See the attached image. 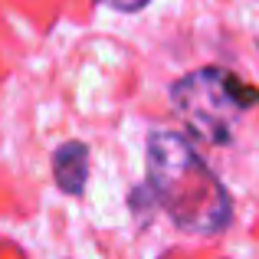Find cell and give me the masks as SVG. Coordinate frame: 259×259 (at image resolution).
<instances>
[{"label":"cell","instance_id":"6da1fadb","mask_svg":"<svg viewBox=\"0 0 259 259\" xmlns=\"http://www.w3.org/2000/svg\"><path fill=\"white\" fill-rule=\"evenodd\" d=\"M148 197L161 207L181 233L217 236L233 220V200L220 177L197 154L184 135L151 132L145 145Z\"/></svg>","mask_w":259,"mask_h":259},{"label":"cell","instance_id":"7a4b0ae2","mask_svg":"<svg viewBox=\"0 0 259 259\" xmlns=\"http://www.w3.org/2000/svg\"><path fill=\"white\" fill-rule=\"evenodd\" d=\"M171 105L190 135L207 145H230L249 108L259 105V89L223 66H203L171 85Z\"/></svg>","mask_w":259,"mask_h":259},{"label":"cell","instance_id":"3957f363","mask_svg":"<svg viewBox=\"0 0 259 259\" xmlns=\"http://www.w3.org/2000/svg\"><path fill=\"white\" fill-rule=\"evenodd\" d=\"M53 177L56 187L69 197H79L89 184V145L85 141H63L53 151Z\"/></svg>","mask_w":259,"mask_h":259},{"label":"cell","instance_id":"277c9868","mask_svg":"<svg viewBox=\"0 0 259 259\" xmlns=\"http://www.w3.org/2000/svg\"><path fill=\"white\" fill-rule=\"evenodd\" d=\"M105 4H112L115 10H125V13H138V10H145L151 0H105Z\"/></svg>","mask_w":259,"mask_h":259}]
</instances>
